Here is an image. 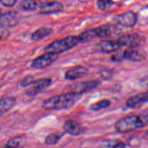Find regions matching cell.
Masks as SVG:
<instances>
[{"mask_svg": "<svg viewBox=\"0 0 148 148\" xmlns=\"http://www.w3.org/2000/svg\"><path fill=\"white\" fill-rule=\"evenodd\" d=\"M82 97V94L75 92L55 95L43 101L42 108L46 110H62L70 108Z\"/></svg>", "mask_w": 148, "mask_h": 148, "instance_id": "1", "label": "cell"}, {"mask_svg": "<svg viewBox=\"0 0 148 148\" xmlns=\"http://www.w3.org/2000/svg\"><path fill=\"white\" fill-rule=\"evenodd\" d=\"M147 124V114L141 116L131 115L116 121L114 128L116 132L126 134L143 128Z\"/></svg>", "mask_w": 148, "mask_h": 148, "instance_id": "2", "label": "cell"}, {"mask_svg": "<svg viewBox=\"0 0 148 148\" xmlns=\"http://www.w3.org/2000/svg\"><path fill=\"white\" fill-rule=\"evenodd\" d=\"M78 43H79V42L77 38V36H69L49 43L45 48L44 50L46 51V52L60 54L75 47Z\"/></svg>", "mask_w": 148, "mask_h": 148, "instance_id": "3", "label": "cell"}, {"mask_svg": "<svg viewBox=\"0 0 148 148\" xmlns=\"http://www.w3.org/2000/svg\"><path fill=\"white\" fill-rule=\"evenodd\" d=\"M58 59H59V54L51 53V52H46L44 54L33 59L32 61L30 66L33 69H44L54 63Z\"/></svg>", "mask_w": 148, "mask_h": 148, "instance_id": "4", "label": "cell"}, {"mask_svg": "<svg viewBox=\"0 0 148 148\" xmlns=\"http://www.w3.org/2000/svg\"><path fill=\"white\" fill-rule=\"evenodd\" d=\"M119 42L122 45V46H127L130 49L139 47L144 44L145 42V38L144 36H140L137 33H132V34H124L119 38Z\"/></svg>", "mask_w": 148, "mask_h": 148, "instance_id": "5", "label": "cell"}, {"mask_svg": "<svg viewBox=\"0 0 148 148\" xmlns=\"http://www.w3.org/2000/svg\"><path fill=\"white\" fill-rule=\"evenodd\" d=\"M52 80L49 78H42L40 79L33 80V82L27 87L25 94L27 96H35L45 90L51 85Z\"/></svg>", "mask_w": 148, "mask_h": 148, "instance_id": "6", "label": "cell"}, {"mask_svg": "<svg viewBox=\"0 0 148 148\" xmlns=\"http://www.w3.org/2000/svg\"><path fill=\"white\" fill-rule=\"evenodd\" d=\"M114 21L116 24L119 25L123 27H133L137 23V15L134 12L127 11L116 16L114 19Z\"/></svg>", "mask_w": 148, "mask_h": 148, "instance_id": "7", "label": "cell"}, {"mask_svg": "<svg viewBox=\"0 0 148 148\" xmlns=\"http://www.w3.org/2000/svg\"><path fill=\"white\" fill-rule=\"evenodd\" d=\"M20 21V15L17 12L2 13L0 10V27H12L17 25Z\"/></svg>", "mask_w": 148, "mask_h": 148, "instance_id": "8", "label": "cell"}, {"mask_svg": "<svg viewBox=\"0 0 148 148\" xmlns=\"http://www.w3.org/2000/svg\"><path fill=\"white\" fill-rule=\"evenodd\" d=\"M101 85V82L98 80L87 81V82H81L72 85L71 87L72 92H77L79 94H83L85 92H90L92 90L95 89Z\"/></svg>", "mask_w": 148, "mask_h": 148, "instance_id": "9", "label": "cell"}, {"mask_svg": "<svg viewBox=\"0 0 148 148\" xmlns=\"http://www.w3.org/2000/svg\"><path fill=\"white\" fill-rule=\"evenodd\" d=\"M122 45L118 40H103L97 44V48L100 51L105 53H110L117 51L122 48Z\"/></svg>", "mask_w": 148, "mask_h": 148, "instance_id": "10", "label": "cell"}, {"mask_svg": "<svg viewBox=\"0 0 148 148\" xmlns=\"http://www.w3.org/2000/svg\"><path fill=\"white\" fill-rule=\"evenodd\" d=\"M64 131L72 136L82 135L85 132V129L77 121L75 120H66L63 126Z\"/></svg>", "mask_w": 148, "mask_h": 148, "instance_id": "11", "label": "cell"}, {"mask_svg": "<svg viewBox=\"0 0 148 148\" xmlns=\"http://www.w3.org/2000/svg\"><path fill=\"white\" fill-rule=\"evenodd\" d=\"M148 101L147 92L137 94L127 101V106L131 109H139Z\"/></svg>", "mask_w": 148, "mask_h": 148, "instance_id": "12", "label": "cell"}, {"mask_svg": "<svg viewBox=\"0 0 148 148\" xmlns=\"http://www.w3.org/2000/svg\"><path fill=\"white\" fill-rule=\"evenodd\" d=\"M64 10V6L59 1H50L42 4L40 7V14H51L59 13Z\"/></svg>", "mask_w": 148, "mask_h": 148, "instance_id": "13", "label": "cell"}, {"mask_svg": "<svg viewBox=\"0 0 148 148\" xmlns=\"http://www.w3.org/2000/svg\"><path fill=\"white\" fill-rule=\"evenodd\" d=\"M88 74V69L82 66H77L67 69L65 72L64 77L68 80H75L86 76Z\"/></svg>", "mask_w": 148, "mask_h": 148, "instance_id": "14", "label": "cell"}, {"mask_svg": "<svg viewBox=\"0 0 148 148\" xmlns=\"http://www.w3.org/2000/svg\"><path fill=\"white\" fill-rule=\"evenodd\" d=\"M122 54L124 59L132 61V62H143L146 59V55L144 52L133 49H127L123 52Z\"/></svg>", "mask_w": 148, "mask_h": 148, "instance_id": "15", "label": "cell"}, {"mask_svg": "<svg viewBox=\"0 0 148 148\" xmlns=\"http://www.w3.org/2000/svg\"><path fill=\"white\" fill-rule=\"evenodd\" d=\"M16 98L14 97H6L0 99V116L8 112L14 106Z\"/></svg>", "mask_w": 148, "mask_h": 148, "instance_id": "16", "label": "cell"}, {"mask_svg": "<svg viewBox=\"0 0 148 148\" xmlns=\"http://www.w3.org/2000/svg\"><path fill=\"white\" fill-rule=\"evenodd\" d=\"M27 144V137L20 135L10 139L3 148H24Z\"/></svg>", "mask_w": 148, "mask_h": 148, "instance_id": "17", "label": "cell"}, {"mask_svg": "<svg viewBox=\"0 0 148 148\" xmlns=\"http://www.w3.org/2000/svg\"><path fill=\"white\" fill-rule=\"evenodd\" d=\"M41 4L40 0H22L20 6L24 11H35L40 8Z\"/></svg>", "mask_w": 148, "mask_h": 148, "instance_id": "18", "label": "cell"}, {"mask_svg": "<svg viewBox=\"0 0 148 148\" xmlns=\"http://www.w3.org/2000/svg\"><path fill=\"white\" fill-rule=\"evenodd\" d=\"M52 32H53V30L50 27H40L37 30H36L34 33H32L31 36H30V39L33 40H42L43 38L51 34Z\"/></svg>", "mask_w": 148, "mask_h": 148, "instance_id": "19", "label": "cell"}, {"mask_svg": "<svg viewBox=\"0 0 148 148\" xmlns=\"http://www.w3.org/2000/svg\"><path fill=\"white\" fill-rule=\"evenodd\" d=\"M114 26L111 25H103L95 28L97 38H106L112 36Z\"/></svg>", "mask_w": 148, "mask_h": 148, "instance_id": "20", "label": "cell"}, {"mask_svg": "<svg viewBox=\"0 0 148 148\" xmlns=\"http://www.w3.org/2000/svg\"><path fill=\"white\" fill-rule=\"evenodd\" d=\"M126 144L119 140H110L103 142L98 148H125Z\"/></svg>", "mask_w": 148, "mask_h": 148, "instance_id": "21", "label": "cell"}, {"mask_svg": "<svg viewBox=\"0 0 148 148\" xmlns=\"http://www.w3.org/2000/svg\"><path fill=\"white\" fill-rule=\"evenodd\" d=\"M95 38H97L95 28L91 29V30H88L86 31L82 32L81 34L77 36V38L79 40V43L88 42L90 40H92V39Z\"/></svg>", "mask_w": 148, "mask_h": 148, "instance_id": "22", "label": "cell"}, {"mask_svg": "<svg viewBox=\"0 0 148 148\" xmlns=\"http://www.w3.org/2000/svg\"><path fill=\"white\" fill-rule=\"evenodd\" d=\"M111 105V102L109 100H101V101H97V102H95L92 104H91L90 106V109L92 111H98L102 109L108 108Z\"/></svg>", "mask_w": 148, "mask_h": 148, "instance_id": "23", "label": "cell"}, {"mask_svg": "<svg viewBox=\"0 0 148 148\" xmlns=\"http://www.w3.org/2000/svg\"><path fill=\"white\" fill-rule=\"evenodd\" d=\"M63 135L64 134L62 133H51L46 136L45 143L48 145H55L62 140Z\"/></svg>", "mask_w": 148, "mask_h": 148, "instance_id": "24", "label": "cell"}, {"mask_svg": "<svg viewBox=\"0 0 148 148\" xmlns=\"http://www.w3.org/2000/svg\"><path fill=\"white\" fill-rule=\"evenodd\" d=\"M114 1L112 0H98L97 6L101 11H105L111 8L114 5Z\"/></svg>", "mask_w": 148, "mask_h": 148, "instance_id": "25", "label": "cell"}, {"mask_svg": "<svg viewBox=\"0 0 148 148\" xmlns=\"http://www.w3.org/2000/svg\"><path fill=\"white\" fill-rule=\"evenodd\" d=\"M100 75H101V78L106 79V80H108V79L112 78L113 72L109 69H102L100 72Z\"/></svg>", "mask_w": 148, "mask_h": 148, "instance_id": "26", "label": "cell"}, {"mask_svg": "<svg viewBox=\"0 0 148 148\" xmlns=\"http://www.w3.org/2000/svg\"><path fill=\"white\" fill-rule=\"evenodd\" d=\"M10 36V32L7 27H0V41L7 40Z\"/></svg>", "mask_w": 148, "mask_h": 148, "instance_id": "27", "label": "cell"}, {"mask_svg": "<svg viewBox=\"0 0 148 148\" xmlns=\"http://www.w3.org/2000/svg\"><path fill=\"white\" fill-rule=\"evenodd\" d=\"M34 80V77L30 75H27V76L25 77L20 82V85L24 88H27L32 82Z\"/></svg>", "mask_w": 148, "mask_h": 148, "instance_id": "28", "label": "cell"}, {"mask_svg": "<svg viewBox=\"0 0 148 148\" xmlns=\"http://www.w3.org/2000/svg\"><path fill=\"white\" fill-rule=\"evenodd\" d=\"M0 2L6 7H12L17 2V0H0Z\"/></svg>", "mask_w": 148, "mask_h": 148, "instance_id": "29", "label": "cell"}, {"mask_svg": "<svg viewBox=\"0 0 148 148\" xmlns=\"http://www.w3.org/2000/svg\"><path fill=\"white\" fill-rule=\"evenodd\" d=\"M111 59H112L114 62H121V61L124 60V57H123L122 53H115V54H114L112 56H111Z\"/></svg>", "mask_w": 148, "mask_h": 148, "instance_id": "30", "label": "cell"}]
</instances>
